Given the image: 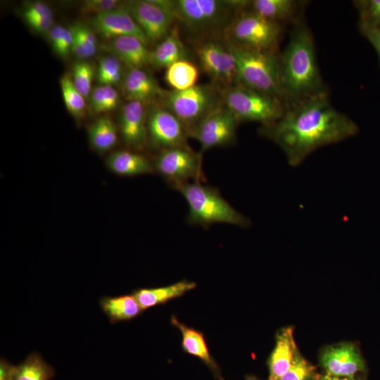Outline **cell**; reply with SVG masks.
<instances>
[{
	"label": "cell",
	"mask_w": 380,
	"mask_h": 380,
	"mask_svg": "<svg viewBox=\"0 0 380 380\" xmlns=\"http://www.w3.org/2000/svg\"><path fill=\"white\" fill-rule=\"evenodd\" d=\"M258 132L277 144L296 167L317 148L356 135L359 127L324 93L286 106L279 120L261 125Z\"/></svg>",
	"instance_id": "cell-1"
},
{
	"label": "cell",
	"mask_w": 380,
	"mask_h": 380,
	"mask_svg": "<svg viewBox=\"0 0 380 380\" xmlns=\"http://www.w3.org/2000/svg\"><path fill=\"white\" fill-rule=\"evenodd\" d=\"M279 69L285 106L328 93L318 68L312 34L303 20L294 24L287 45L279 53Z\"/></svg>",
	"instance_id": "cell-2"
},
{
	"label": "cell",
	"mask_w": 380,
	"mask_h": 380,
	"mask_svg": "<svg viewBox=\"0 0 380 380\" xmlns=\"http://www.w3.org/2000/svg\"><path fill=\"white\" fill-rule=\"evenodd\" d=\"M169 11L175 22L197 38L223 36L236 15L249 1L152 0Z\"/></svg>",
	"instance_id": "cell-3"
},
{
	"label": "cell",
	"mask_w": 380,
	"mask_h": 380,
	"mask_svg": "<svg viewBox=\"0 0 380 380\" xmlns=\"http://www.w3.org/2000/svg\"><path fill=\"white\" fill-rule=\"evenodd\" d=\"M172 189L185 199L189 208L186 221L191 225L208 228L222 223L247 228L251 224V220L236 210L217 188L203 182H189Z\"/></svg>",
	"instance_id": "cell-4"
},
{
	"label": "cell",
	"mask_w": 380,
	"mask_h": 380,
	"mask_svg": "<svg viewBox=\"0 0 380 380\" xmlns=\"http://www.w3.org/2000/svg\"><path fill=\"white\" fill-rule=\"evenodd\" d=\"M224 41L236 62V84L274 96L284 102L279 52L247 49Z\"/></svg>",
	"instance_id": "cell-5"
},
{
	"label": "cell",
	"mask_w": 380,
	"mask_h": 380,
	"mask_svg": "<svg viewBox=\"0 0 380 380\" xmlns=\"http://www.w3.org/2000/svg\"><path fill=\"white\" fill-rule=\"evenodd\" d=\"M189 132L223 104L220 89L214 84H196L183 90H165L159 102Z\"/></svg>",
	"instance_id": "cell-6"
},
{
	"label": "cell",
	"mask_w": 380,
	"mask_h": 380,
	"mask_svg": "<svg viewBox=\"0 0 380 380\" xmlns=\"http://www.w3.org/2000/svg\"><path fill=\"white\" fill-rule=\"evenodd\" d=\"M222 103L239 122H256L267 125L279 120L285 104L278 98L239 84L220 88Z\"/></svg>",
	"instance_id": "cell-7"
},
{
	"label": "cell",
	"mask_w": 380,
	"mask_h": 380,
	"mask_svg": "<svg viewBox=\"0 0 380 380\" xmlns=\"http://www.w3.org/2000/svg\"><path fill=\"white\" fill-rule=\"evenodd\" d=\"M282 32V25L262 18L247 6L236 15L223 38L247 49L278 51Z\"/></svg>",
	"instance_id": "cell-8"
},
{
	"label": "cell",
	"mask_w": 380,
	"mask_h": 380,
	"mask_svg": "<svg viewBox=\"0 0 380 380\" xmlns=\"http://www.w3.org/2000/svg\"><path fill=\"white\" fill-rule=\"evenodd\" d=\"M194 51L200 67L213 84L219 88L236 84V62L223 36L197 38Z\"/></svg>",
	"instance_id": "cell-9"
},
{
	"label": "cell",
	"mask_w": 380,
	"mask_h": 380,
	"mask_svg": "<svg viewBox=\"0 0 380 380\" xmlns=\"http://www.w3.org/2000/svg\"><path fill=\"white\" fill-rule=\"evenodd\" d=\"M154 172L175 186L192 181L205 182L202 170V153L191 147H177L158 151L152 159Z\"/></svg>",
	"instance_id": "cell-10"
},
{
	"label": "cell",
	"mask_w": 380,
	"mask_h": 380,
	"mask_svg": "<svg viewBox=\"0 0 380 380\" xmlns=\"http://www.w3.org/2000/svg\"><path fill=\"white\" fill-rule=\"evenodd\" d=\"M148 146L155 150L190 147L188 132L183 123L161 104L146 106Z\"/></svg>",
	"instance_id": "cell-11"
},
{
	"label": "cell",
	"mask_w": 380,
	"mask_h": 380,
	"mask_svg": "<svg viewBox=\"0 0 380 380\" xmlns=\"http://www.w3.org/2000/svg\"><path fill=\"white\" fill-rule=\"evenodd\" d=\"M239 124L234 114L222 104L191 129L189 137L199 142L202 153L234 144Z\"/></svg>",
	"instance_id": "cell-12"
},
{
	"label": "cell",
	"mask_w": 380,
	"mask_h": 380,
	"mask_svg": "<svg viewBox=\"0 0 380 380\" xmlns=\"http://www.w3.org/2000/svg\"><path fill=\"white\" fill-rule=\"evenodd\" d=\"M121 6L129 13L151 44H158L175 25L173 15L152 0L121 2Z\"/></svg>",
	"instance_id": "cell-13"
},
{
	"label": "cell",
	"mask_w": 380,
	"mask_h": 380,
	"mask_svg": "<svg viewBox=\"0 0 380 380\" xmlns=\"http://www.w3.org/2000/svg\"><path fill=\"white\" fill-rule=\"evenodd\" d=\"M118 129L127 149L144 150L148 146L146 106L137 101L125 103L118 115Z\"/></svg>",
	"instance_id": "cell-14"
},
{
	"label": "cell",
	"mask_w": 380,
	"mask_h": 380,
	"mask_svg": "<svg viewBox=\"0 0 380 380\" xmlns=\"http://www.w3.org/2000/svg\"><path fill=\"white\" fill-rule=\"evenodd\" d=\"M89 23L93 31L105 39L133 36L148 46L151 44L129 13L121 6V4L112 11L92 16Z\"/></svg>",
	"instance_id": "cell-15"
},
{
	"label": "cell",
	"mask_w": 380,
	"mask_h": 380,
	"mask_svg": "<svg viewBox=\"0 0 380 380\" xmlns=\"http://www.w3.org/2000/svg\"><path fill=\"white\" fill-rule=\"evenodd\" d=\"M320 360L327 374L333 376L354 377L365 369V362L357 348L350 343L325 348Z\"/></svg>",
	"instance_id": "cell-16"
},
{
	"label": "cell",
	"mask_w": 380,
	"mask_h": 380,
	"mask_svg": "<svg viewBox=\"0 0 380 380\" xmlns=\"http://www.w3.org/2000/svg\"><path fill=\"white\" fill-rule=\"evenodd\" d=\"M122 94L127 101H137L146 106L158 103L165 89L144 69H130L122 81Z\"/></svg>",
	"instance_id": "cell-17"
},
{
	"label": "cell",
	"mask_w": 380,
	"mask_h": 380,
	"mask_svg": "<svg viewBox=\"0 0 380 380\" xmlns=\"http://www.w3.org/2000/svg\"><path fill=\"white\" fill-rule=\"evenodd\" d=\"M106 48L128 68L144 70L151 65V51L135 37L123 36L110 39Z\"/></svg>",
	"instance_id": "cell-18"
},
{
	"label": "cell",
	"mask_w": 380,
	"mask_h": 380,
	"mask_svg": "<svg viewBox=\"0 0 380 380\" xmlns=\"http://www.w3.org/2000/svg\"><path fill=\"white\" fill-rule=\"evenodd\" d=\"M298 352L293 329H281L277 333L275 346L268 361V380H280L291 367Z\"/></svg>",
	"instance_id": "cell-19"
},
{
	"label": "cell",
	"mask_w": 380,
	"mask_h": 380,
	"mask_svg": "<svg viewBox=\"0 0 380 380\" xmlns=\"http://www.w3.org/2000/svg\"><path fill=\"white\" fill-rule=\"evenodd\" d=\"M107 167L124 177H134L154 172L152 160L139 151L129 149L111 153L106 160Z\"/></svg>",
	"instance_id": "cell-20"
},
{
	"label": "cell",
	"mask_w": 380,
	"mask_h": 380,
	"mask_svg": "<svg viewBox=\"0 0 380 380\" xmlns=\"http://www.w3.org/2000/svg\"><path fill=\"white\" fill-rule=\"evenodd\" d=\"M302 4L295 0H253L249 1L248 8L262 18L282 25L300 20L298 14Z\"/></svg>",
	"instance_id": "cell-21"
},
{
	"label": "cell",
	"mask_w": 380,
	"mask_h": 380,
	"mask_svg": "<svg viewBox=\"0 0 380 380\" xmlns=\"http://www.w3.org/2000/svg\"><path fill=\"white\" fill-rule=\"evenodd\" d=\"M188 53L179 27L175 25L167 36L151 51V65L156 68H167L179 61L188 59Z\"/></svg>",
	"instance_id": "cell-22"
},
{
	"label": "cell",
	"mask_w": 380,
	"mask_h": 380,
	"mask_svg": "<svg viewBox=\"0 0 380 380\" xmlns=\"http://www.w3.org/2000/svg\"><path fill=\"white\" fill-rule=\"evenodd\" d=\"M171 323L179 329L182 336V346L187 353L198 357L213 372L219 380H224L220 369L213 357L210 355L203 334L180 322L174 315Z\"/></svg>",
	"instance_id": "cell-23"
},
{
	"label": "cell",
	"mask_w": 380,
	"mask_h": 380,
	"mask_svg": "<svg viewBox=\"0 0 380 380\" xmlns=\"http://www.w3.org/2000/svg\"><path fill=\"white\" fill-rule=\"evenodd\" d=\"M195 287L196 283L194 281L182 280L166 286L139 289L133 291L132 294L144 310L179 297Z\"/></svg>",
	"instance_id": "cell-24"
},
{
	"label": "cell",
	"mask_w": 380,
	"mask_h": 380,
	"mask_svg": "<svg viewBox=\"0 0 380 380\" xmlns=\"http://www.w3.org/2000/svg\"><path fill=\"white\" fill-rule=\"evenodd\" d=\"M99 305L111 323L132 319L143 311L132 294L103 297Z\"/></svg>",
	"instance_id": "cell-25"
},
{
	"label": "cell",
	"mask_w": 380,
	"mask_h": 380,
	"mask_svg": "<svg viewBox=\"0 0 380 380\" xmlns=\"http://www.w3.org/2000/svg\"><path fill=\"white\" fill-rule=\"evenodd\" d=\"M118 134V127L110 118L101 117L89 128V144L97 152L108 151L117 144Z\"/></svg>",
	"instance_id": "cell-26"
},
{
	"label": "cell",
	"mask_w": 380,
	"mask_h": 380,
	"mask_svg": "<svg viewBox=\"0 0 380 380\" xmlns=\"http://www.w3.org/2000/svg\"><path fill=\"white\" fill-rule=\"evenodd\" d=\"M54 375V368L34 352L21 363L14 365L11 380H51Z\"/></svg>",
	"instance_id": "cell-27"
},
{
	"label": "cell",
	"mask_w": 380,
	"mask_h": 380,
	"mask_svg": "<svg viewBox=\"0 0 380 380\" xmlns=\"http://www.w3.org/2000/svg\"><path fill=\"white\" fill-rule=\"evenodd\" d=\"M198 68L189 59L179 61L166 68L165 80L174 90H183L196 84Z\"/></svg>",
	"instance_id": "cell-28"
},
{
	"label": "cell",
	"mask_w": 380,
	"mask_h": 380,
	"mask_svg": "<svg viewBox=\"0 0 380 380\" xmlns=\"http://www.w3.org/2000/svg\"><path fill=\"white\" fill-rule=\"evenodd\" d=\"M60 85L68 112L77 120L83 118L86 113L85 98L74 85L71 75L64 74L60 79Z\"/></svg>",
	"instance_id": "cell-29"
},
{
	"label": "cell",
	"mask_w": 380,
	"mask_h": 380,
	"mask_svg": "<svg viewBox=\"0 0 380 380\" xmlns=\"http://www.w3.org/2000/svg\"><path fill=\"white\" fill-rule=\"evenodd\" d=\"M122 62L113 56L103 57L99 64L97 79L101 85L113 86L122 81Z\"/></svg>",
	"instance_id": "cell-30"
},
{
	"label": "cell",
	"mask_w": 380,
	"mask_h": 380,
	"mask_svg": "<svg viewBox=\"0 0 380 380\" xmlns=\"http://www.w3.org/2000/svg\"><path fill=\"white\" fill-rule=\"evenodd\" d=\"M94 75V68L87 61H77L72 65L71 77L73 84L85 99L89 98L91 94Z\"/></svg>",
	"instance_id": "cell-31"
},
{
	"label": "cell",
	"mask_w": 380,
	"mask_h": 380,
	"mask_svg": "<svg viewBox=\"0 0 380 380\" xmlns=\"http://www.w3.org/2000/svg\"><path fill=\"white\" fill-rule=\"evenodd\" d=\"M353 4L359 14V25L380 27V0H356Z\"/></svg>",
	"instance_id": "cell-32"
},
{
	"label": "cell",
	"mask_w": 380,
	"mask_h": 380,
	"mask_svg": "<svg viewBox=\"0 0 380 380\" xmlns=\"http://www.w3.org/2000/svg\"><path fill=\"white\" fill-rule=\"evenodd\" d=\"M315 368L298 352L289 369L280 380H311Z\"/></svg>",
	"instance_id": "cell-33"
},
{
	"label": "cell",
	"mask_w": 380,
	"mask_h": 380,
	"mask_svg": "<svg viewBox=\"0 0 380 380\" xmlns=\"http://www.w3.org/2000/svg\"><path fill=\"white\" fill-rule=\"evenodd\" d=\"M120 4L116 0H87L82 3L80 10L82 14L95 16L113 10Z\"/></svg>",
	"instance_id": "cell-34"
},
{
	"label": "cell",
	"mask_w": 380,
	"mask_h": 380,
	"mask_svg": "<svg viewBox=\"0 0 380 380\" xmlns=\"http://www.w3.org/2000/svg\"><path fill=\"white\" fill-rule=\"evenodd\" d=\"M70 29L90 53L94 56L96 52L97 39L93 30L82 23H75L70 27Z\"/></svg>",
	"instance_id": "cell-35"
},
{
	"label": "cell",
	"mask_w": 380,
	"mask_h": 380,
	"mask_svg": "<svg viewBox=\"0 0 380 380\" xmlns=\"http://www.w3.org/2000/svg\"><path fill=\"white\" fill-rule=\"evenodd\" d=\"M22 14L26 21L30 19L53 15V12L51 8L44 2L34 1L25 6Z\"/></svg>",
	"instance_id": "cell-36"
},
{
	"label": "cell",
	"mask_w": 380,
	"mask_h": 380,
	"mask_svg": "<svg viewBox=\"0 0 380 380\" xmlns=\"http://www.w3.org/2000/svg\"><path fill=\"white\" fill-rule=\"evenodd\" d=\"M89 108L94 114L105 113V92L103 85L96 86L89 96Z\"/></svg>",
	"instance_id": "cell-37"
},
{
	"label": "cell",
	"mask_w": 380,
	"mask_h": 380,
	"mask_svg": "<svg viewBox=\"0 0 380 380\" xmlns=\"http://www.w3.org/2000/svg\"><path fill=\"white\" fill-rule=\"evenodd\" d=\"M362 35L370 42L377 52L380 65V27H370L359 25Z\"/></svg>",
	"instance_id": "cell-38"
},
{
	"label": "cell",
	"mask_w": 380,
	"mask_h": 380,
	"mask_svg": "<svg viewBox=\"0 0 380 380\" xmlns=\"http://www.w3.org/2000/svg\"><path fill=\"white\" fill-rule=\"evenodd\" d=\"M73 34L70 28L65 27L63 37L55 52L60 56L65 58L72 52Z\"/></svg>",
	"instance_id": "cell-39"
},
{
	"label": "cell",
	"mask_w": 380,
	"mask_h": 380,
	"mask_svg": "<svg viewBox=\"0 0 380 380\" xmlns=\"http://www.w3.org/2000/svg\"><path fill=\"white\" fill-rule=\"evenodd\" d=\"M53 16H46L26 20L27 24L39 33H47L52 27Z\"/></svg>",
	"instance_id": "cell-40"
},
{
	"label": "cell",
	"mask_w": 380,
	"mask_h": 380,
	"mask_svg": "<svg viewBox=\"0 0 380 380\" xmlns=\"http://www.w3.org/2000/svg\"><path fill=\"white\" fill-rule=\"evenodd\" d=\"M105 92V113L115 109L120 103L118 92L113 86L103 85Z\"/></svg>",
	"instance_id": "cell-41"
},
{
	"label": "cell",
	"mask_w": 380,
	"mask_h": 380,
	"mask_svg": "<svg viewBox=\"0 0 380 380\" xmlns=\"http://www.w3.org/2000/svg\"><path fill=\"white\" fill-rule=\"evenodd\" d=\"M65 27L61 25H53L47 32L49 42L52 49L56 51L63 37Z\"/></svg>",
	"instance_id": "cell-42"
},
{
	"label": "cell",
	"mask_w": 380,
	"mask_h": 380,
	"mask_svg": "<svg viewBox=\"0 0 380 380\" xmlns=\"http://www.w3.org/2000/svg\"><path fill=\"white\" fill-rule=\"evenodd\" d=\"M72 34H73V42H72V52L77 58L80 59H86V58L93 56V55L85 47V46L79 39V38L73 32Z\"/></svg>",
	"instance_id": "cell-43"
},
{
	"label": "cell",
	"mask_w": 380,
	"mask_h": 380,
	"mask_svg": "<svg viewBox=\"0 0 380 380\" xmlns=\"http://www.w3.org/2000/svg\"><path fill=\"white\" fill-rule=\"evenodd\" d=\"M13 367L14 365L1 358L0 361V380H11Z\"/></svg>",
	"instance_id": "cell-44"
},
{
	"label": "cell",
	"mask_w": 380,
	"mask_h": 380,
	"mask_svg": "<svg viewBox=\"0 0 380 380\" xmlns=\"http://www.w3.org/2000/svg\"><path fill=\"white\" fill-rule=\"evenodd\" d=\"M319 380H357L354 377L337 376L328 374L322 376Z\"/></svg>",
	"instance_id": "cell-45"
},
{
	"label": "cell",
	"mask_w": 380,
	"mask_h": 380,
	"mask_svg": "<svg viewBox=\"0 0 380 380\" xmlns=\"http://www.w3.org/2000/svg\"><path fill=\"white\" fill-rule=\"evenodd\" d=\"M246 380H260L259 379H258L257 377L255 376H248L246 377Z\"/></svg>",
	"instance_id": "cell-46"
}]
</instances>
